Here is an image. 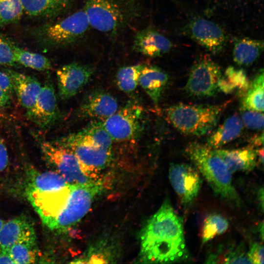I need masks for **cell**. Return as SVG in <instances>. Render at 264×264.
Listing matches in <instances>:
<instances>
[{"label":"cell","instance_id":"cell-1","mask_svg":"<svg viewBox=\"0 0 264 264\" xmlns=\"http://www.w3.org/2000/svg\"><path fill=\"white\" fill-rule=\"evenodd\" d=\"M182 219L166 199L140 233V259L145 263H175L187 260Z\"/></svg>","mask_w":264,"mask_h":264},{"label":"cell","instance_id":"cell-2","mask_svg":"<svg viewBox=\"0 0 264 264\" xmlns=\"http://www.w3.org/2000/svg\"><path fill=\"white\" fill-rule=\"evenodd\" d=\"M186 152L215 194L238 202L239 198L232 183V174L215 149L206 144L192 143Z\"/></svg>","mask_w":264,"mask_h":264},{"label":"cell","instance_id":"cell-3","mask_svg":"<svg viewBox=\"0 0 264 264\" xmlns=\"http://www.w3.org/2000/svg\"><path fill=\"white\" fill-rule=\"evenodd\" d=\"M83 8L90 27L110 35L126 27L139 11L137 0H85Z\"/></svg>","mask_w":264,"mask_h":264},{"label":"cell","instance_id":"cell-4","mask_svg":"<svg viewBox=\"0 0 264 264\" xmlns=\"http://www.w3.org/2000/svg\"><path fill=\"white\" fill-rule=\"evenodd\" d=\"M226 105L179 103L166 109V115L170 123L181 133L202 136L209 133L216 126Z\"/></svg>","mask_w":264,"mask_h":264},{"label":"cell","instance_id":"cell-5","mask_svg":"<svg viewBox=\"0 0 264 264\" xmlns=\"http://www.w3.org/2000/svg\"><path fill=\"white\" fill-rule=\"evenodd\" d=\"M90 25L83 8L56 22L41 25L33 32L42 46L58 48L72 45L80 41Z\"/></svg>","mask_w":264,"mask_h":264},{"label":"cell","instance_id":"cell-6","mask_svg":"<svg viewBox=\"0 0 264 264\" xmlns=\"http://www.w3.org/2000/svg\"><path fill=\"white\" fill-rule=\"evenodd\" d=\"M102 189L99 183L70 184L67 199L62 210L48 227L65 230L78 222L88 212L96 195Z\"/></svg>","mask_w":264,"mask_h":264},{"label":"cell","instance_id":"cell-7","mask_svg":"<svg viewBox=\"0 0 264 264\" xmlns=\"http://www.w3.org/2000/svg\"><path fill=\"white\" fill-rule=\"evenodd\" d=\"M40 147L46 163L69 184L93 182L74 153L56 141H42Z\"/></svg>","mask_w":264,"mask_h":264},{"label":"cell","instance_id":"cell-8","mask_svg":"<svg viewBox=\"0 0 264 264\" xmlns=\"http://www.w3.org/2000/svg\"><path fill=\"white\" fill-rule=\"evenodd\" d=\"M143 117L141 107L129 104L103 121V124L113 141H128L136 139L140 134Z\"/></svg>","mask_w":264,"mask_h":264},{"label":"cell","instance_id":"cell-9","mask_svg":"<svg viewBox=\"0 0 264 264\" xmlns=\"http://www.w3.org/2000/svg\"><path fill=\"white\" fill-rule=\"evenodd\" d=\"M222 73L220 66L208 58H203L192 67L185 88L188 94L196 97L213 96L218 89Z\"/></svg>","mask_w":264,"mask_h":264},{"label":"cell","instance_id":"cell-10","mask_svg":"<svg viewBox=\"0 0 264 264\" xmlns=\"http://www.w3.org/2000/svg\"><path fill=\"white\" fill-rule=\"evenodd\" d=\"M26 116L43 130L49 129L60 118L55 90L49 78L42 86L36 102L33 107L27 111Z\"/></svg>","mask_w":264,"mask_h":264},{"label":"cell","instance_id":"cell-11","mask_svg":"<svg viewBox=\"0 0 264 264\" xmlns=\"http://www.w3.org/2000/svg\"><path fill=\"white\" fill-rule=\"evenodd\" d=\"M198 171L185 163H171L168 176L170 182L181 202L187 205L197 197L202 183Z\"/></svg>","mask_w":264,"mask_h":264},{"label":"cell","instance_id":"cell-12","mask_svg":"<svg viewBox=\"0 0 264 264\" xmlns=\"http://www.w3.org/2000/svg\"><path fill=\"white\" fill-rule=\"evenodd\" d=\"M93 73L91 67L76 62L60 67L56 71L59 97L66 100L76 95L87 85Z\"/></svg>","mask_w":264,"mask_h":264},{"label":"cell","instance_id":"cell-13","mask_svg":"<svg viewBox=\"0 0 264 264\" xmlns=\"http://www.w3.org/2000/svg\"><path fill=\"white\" fill-rule=\"evenodd\" d=\"M186 33L195 42L214 54L220 53L226 44V37L222 29L205 19L193 20L186 28Z\"/></svg>","mask_w":264,"mask_h":264},{"label":"cell","instance_id":"cell-14","mask_svg":"<svg viewBox=\"0 0 264 264\" xmlns=\"http://www.w3.org/2000/svg\"><path fill=\"white\" fill-rule=\"evenodd\" d=\"M55 141L70 149L88 174L104 169L111 161V150L86 143L67 141L61 138Z\"/></svg>","mask_w":264,"mask_h":264},{"label":"cell","instance_id":"cell-15","mask_svg":"<svg viewBox=\"0 0 264 264\" xmlns=\"http://www.w3.org/2000/svg\"><path fill=\"white\" fill-rule=\"evenodd\" d=\"M118 109V102L114 97L108 92L97 89L84 97L78 112L83 118L103 121L114 113Z\"/></svg>","mask_w":264,"mask_h":264},{"label":"cell","instance_id":"cell-16","mask_svg":"<svg viewBox=\"0 0 264 264\" xmlns=\"http://www.w3.org/2000/svg\"><path fill=\"white\" fill-rule=\"evenodd\" d=\"M36 241L33 223L25 216H20L3 223L0 229V247L8 250L14 244Z\"/></svg>","mask_w":264,"mask_h":264},{"label":"cell","instance_id":"cell-17","mask_svg":"<svg viewBox=\"0 0 264 264\" xmlns=\"http://www.w3.org/2000/svg\"><path fill=\"white\" fill-rule=\"evenodd\" d=\"M171 42L161 33L152 28L138 31L134 37L133 49L150 57L162 56L172 48Z\"/></svg>","mask_w":264,"mask_h":264},{"label":"cell","instance_id":"cell-18","mask_svg":"<svg viewBox=\"0 0 264 264\" xmlns=\"http://www.w3.org/2000/svg\"><path fill=\"white\" fill-rule=\"evenodd\" d=\"M10 76L13 88L19 101L26 110L34 106L41 90L42 85L34 77L12 69H5Z\"/></svg>","mask_w":264,"mask_h":264},{"label":"cell","instance_id":"cell-19","mask_svg":"<svg viewBox=\"0 0 264 264\" xmlns=\"http://www.w3.org/2000/svg\"><path fill=\"white\" fill-rule=\"evenodd\" d=\"M215 150L232 174L251 171L256 165L258 150L252 146L232 150Z\"/></svg>","mask_w":264,"mask_h":264},{"label":"cell","instance_id":"cell-20","mask_svg":"<svg viewBox=\"0 0 264 264\" xmlns=\"http://www.w3.org/2000/svg\"><path fill=\"white\" fill-rule=\"evenodd\" d=\"M73 142L82 143L111 150L113 140L104 128L103 121L94 120L81 131L61 137Z\"/></svg>","mask_w":264,"mask_h":264},{"label":"cell","instance_id":"cell-21","mask_svg":"<svg viewBox=\"0 0 264 264\" xmlns=\"http://www.w3.org/2000/svg\"><path fill=\"white\" fill-rule=\"evenodd\" d=\"M168 80V75L163 69L154 65L145 64L139 76L138 84L157 105Z\"/></svg>","mask_w":264,"mask_h":264},{"label":"cell","instance_id":"cell-22","mask_svg":"<svg viewBox=\"0 0 264 264\" xmlns=\"http://www.w3.org/2000/svg\"><path fill=\"white\" fill-rule=\"evenodd\" d=\"M73 0H21L29 16L45 19L55 18L66 10Z\"/></svg>","mask_w":264,"mask_h":264},{"label":"cell","instance_id":"cell-23","mask_svg":"<svg viewBox=\"0 0 264 264\" xmlns=\"http://www.w3.org/2000/svg\"><path fill=\"white\" fill-rule=\"evenodd\" d=\"M26 193L56 191L65 188L69 184L55 171H29Z\"/></svg>","mask_w":264,"mask_h":264},{"label":"cell","instance_id":"cell-24","mask_svg":"<svg viewBox=\"0 0 264 264\" xmlns=\"http://www.w3.org/2000/svg\"><path fill=\"white\" fill-rule=\"evenodd\" d=\"M243 124L237 114L228 117L209 137L206 144L214 149H220L238 137Z\"/></svg>","mask_w":264,"mask_h":264},{"label":"cell","instance_id":"cell-25","mask_svg":"<svg viewBox=\"0 0 264 264\" xmlns=\"http://www.w3.org/2000/svg\"><path fill=\"white\" fill-rule=\"evenodd\" d=\"M264 50L263 40L243 38L234 43L233 58L236 64L242 66H249L255 63Z\"/></svg>","mask_w":264,"mask_h":264},{"label":"cell","instance_id":"cell-26","mask_svg":"<svg viewBox=\"0 0 264 264\" xmlns=\"http://www.w3.org/2000/svg\"><path fill=\"white\" fill-rule=\"evenodd\" d=\"M250 82L246 72L242 69L234 66L228 67L221 74L218 84V89L226 94L238 92L242 96L246 91Z\"/></svg>","mask_w":264,"mask_h":264},{"label":"cell","instance_id":"cell-27","mask_svg":"<svg viewBox=\"0 0 264 264\" xmlns=\"http://www.w3.org/2000/svg\"><path fill=\"white\" fill-rule=\"evenodd\" d=\"M264 77L262 69L250 82L248 89L242 96V110L264 111Z\"/></svg>","mask_w":264,"mask_h":264},{"label":"cell","instance_id":"cell-28","mask_svg":"<svg viewBox=\"0 0 264 264\" xmlns=\"http://www.w3.org/2000/svg\"><path fill=\"white\" fill-rule=\"evenodd\" d=\"M16 63L25 67L44 71L51 68L50 60L44 56L24 49L10 40Z\"/></svg>","mask_w":264,"mask_h":264},{"label":"cell","instance_id":"cell-29","mask_svg":"<svg viewBox=\"0 0 264 264\" xmlns=\"http://www.w3.org/2000/svg\"><path fill=\"white\" fill-rule=\"evenodd\" d=\"M144 65L138 64L119 68L116 75V82L121 90L126 93H131L136 88Z\"/></svg>","mask_w":264,"mask_h":264},{"label":"cell","instance_id":"cell-30","mask_svg":"<svg viewBox=\"0 0 264 264\" xmlns=\"http://www.w3.org/2000/svg\"><path fill=\"white\" fill-rule=\"evenodd\" d=\"M229 223L220 214L213 213L208 216L203 222L201 231V241L204 244L217 236L225 233Z\"/></svg>","mask_w":264,"mask_h":264},{"label":"cell","instance_id":"cell-31","mask_svg":"<svg viewBox=\"0 0 264 264\" xmlns=\"http://www.w3.org/2000/svg\"><path fill=\"white\" fill-rule=\"evenodd\" d=\"M8 251L14 264L34 263L38 254L36 241L16 243Z\"/></svg>","mask_w":264,"mask_h":264},{"label":"cell","instance_id":"cell-32","mask_svg":"<svg viewBox=\"0 0 264 264\" xmlns=\"http://www.w3.org/2000/svg\"><path fill=\"white\" fill-rule=\"evenodd\" d=\"M23 12L21 0H0V26L17 22Z\"/></svg>","mask_w":264,"mask_h":264},{"label":"cell","instance_id":"cell-33","mask_svg":"<svg viewBox=\"0 0 264 264\" xmlns=\"http://www.w3.org/2000/svg\"><path fill=\"white\" fill-rule=\"evenodd\" d=\"M242 110L241 119L246 127L253 130H263L264 124L263 112Z\"/></svg>","mask_w":264,"mask_h":264},{"label":"cell","instance_id":"cell-34","mask_svg":"<svg viewBox=\"0 0 264 264\" xmlns=\"http://www.w3.org/2000/svg\"><path fill=\"white\" fill-rule=\"evenodd\" d=\"M0 65L17 66L10 40L0 36Z\"/></svg>","mask_w":264,"mask_h":264},{"label":"cell","instance_id":"cell-35","mask_svg":"<svg viewBox=\"0 0 264 264\" xmlns=\"http://www.w3.org/2000/svg\"><path fill=\"white\" fill-rule=\"evenodd\" d=\"M223 263L226 264L251 263L247 254H244L239 248H233L227 252L224 255Z\"/></svg>","mask_w":264,"mask_h":264},{"label":"cell","instance_id":"cell-36","mask_svg":"<svg viewBox=\"0 0 264 264\" xmlns=\"http://www.w3.org/2000/svg\"><path fill=\"white\" fill-rule=\"evenodd\" d=\"M247 255L251 263L255 264H264L263 245L259 242L253 243L251 245Z\"/></svg>","mask_w":264,"mask_h":264},{"label":"cell","instance_id":"cell-37","mask_svg":"<svg viewBox=\"0 0 264 264\" xmlns=\"http://www.w3.org/2000/svg\"><path fill=\"white\" fill-rule=\"evenodd\" d=\"M8 164V154L5 142L0 134V173L3 172Z\"/></svg>","mask_w":264,"mask_h":264},{"label":"cell","instance_id":"cell-38","mask_svg":"<svg viewBox=\"0 0 264 264\" xmlns=\"http://www.w3.org/2000/svg\"><path fill=\"white\" fill-rule=\"evenodd\" d=\"M0 88L10 95L14 92L11 78L5 72L0 71Z\"/></svg>","mask_w":264,"mask_h":264},{"label":"cell","instance_id":"cell-39","mask_svg":"<svg viewBox=\"0 0 264 264\" xmlns=\"http://www.w3.org/2000/svg\"><path fill=\"white\" fill-rule=\"evenodd\" d=\"M10 96L11 95L0 88V109L5 108L9 105Z\"/></svg>","mask_w":264,"mask_h":264},{"label":"cell","instance_id":"cell-40","mask_svg":"<svg viewBox=\"0 0 264 264\" xmlns=\"http://www.w3.org/2000/svg\"><path fill=\"white\" fill-rule=\"evenodd\" d=\"M0 264H14L8 250L0 247Z\"/></svg>","mask_w":264,"mask_h":264},{"label":"cell","instance_id":"cell-41","mask_svg":"<svg viewBox=\"0 0 264 264\" xmlns=\"http://www.w3.org/2000/svg\"><path fill=\"white\" fill-rule=\"evenodd\" d=\"M251 143L252 146H263L264 143V133L262 131L260 134L254 135L251 139Z\"/></svg>","mask_w":264,"mask_h":264},{"label":"cell","instance_id":"cell-42","mask_svg":"<svg viewBox=\"0 0 264 264\" xmlns=\"http://www.w3.org/2000/svg\"><path fill=\"white\" fill-rule=\"evenodd\" d=\"M258 198L259 201L260 202V205L262 207V210H263L264 209V190L262 188L259 191L258 193Z\"/></svg>","mask_w":264,"mask_h":264},{"label":"cell","instance_id":"cell-43","mask_svg":"<svg viewBox=\"0 0 264 264\" xmlns=\"http://www.w3.org/2000/svg\"><path fill=\"white\" fill-rule=\"evenodd\" d=\"M258 160L262 164H263L264 162V149L263 146L259 150H258Z\"/></svg>","mask_w":264,"mask_h":264},{"label":"cell","instance_id":"cell-44","mask_svg":"<svg viewBox=\"0 0 264 264\" xmlns=\"http://www.w3.org/2000/svg\"><path fill=\"white\" fill-rule=\"evenodd\" d=\"M4 223V221L1 219H0V229L1 228V227L2 226V224H3Z\"/></svg>","mask_w":264,"mask_h":264}]
</instances>
